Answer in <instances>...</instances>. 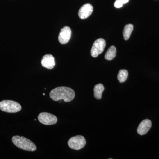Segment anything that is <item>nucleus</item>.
Wrapping results in <instances>:
<instances>
[{
	"mask_svg": "<svg viewBox=\"0 0 159 159\" xmlns=\"http://www.w3.org/2000/svg\"><path fill=\"white\" fill-rule=\"evenodd\" d=\"M41 64L44 67L48 69L54 68L55 66V59L51 54H46L41 60Z\"/></svg>",
	"mask_w": 159,
	"mask_h": 159,
	"instance_id": "1a4fd4ad",
	"label": "nucleus"
},
{
	"mask_svg": "<svg viewBox=\"0 0 159 159\" xmlns=\"http://www.w3.org/2000/svg\"><path fill=\"white\" fill-rule=\"evenodd\" d=\"M121 1L123 4H125L128 3L129 0H121Z\"/></svg>",
	"mask_w": 159,
	"mask_h": 159,
	"instance_id": "dca6fc26",
	"label": "nucleus"
},
{
	"mask_svg": "<svg viewBox=\"0 0 159 159\" xmlns=\"http://www.w3.org/2000/svg\"><path fill=\"white\" fill-rule=\"evenodd\" d=\"M116 49L114 46L110 47L105 55V58L107 60H111L116 57Z\"/></svg>",
	"mask_w": 159,
	"mask_h": 159,
	"instance_id": "f8f14e48",
	"label": "nucleus"
},
{
	"mask_svg": "<svg viewBox=\"0 0 159 159\" xmlns=\"http://www.w3.org/2000/svg\"><path fill=\"white\" fill-rule=\"evenodd\" d=\"M12 142L19 148L28 151H34L36 146L31 140L24 137L15 136L12 138Z\"/></svg>",
	"mask_w": 159,
	"mask_h": 159,
	"instance_id": "f03ea898",
	"label": "nucleus"
},
{
	"mask_svg": "<svg viewBox=\"0 0 159 159\" xmlns=\"http://www.w3.org/2000/svg\"><path fill=\"white\" fill-rule=\"evenodd\" d=\"M93 11V6L90 4H86L79 9L78 16L81 19H85L91 15Z\"/></svg>",
	"mask_w": 159,
	"mask_h": 159,
	"instance_id": "6e6552de",
	"label": "nucleus"
},
{
	"mask_svg": "<svg viewBox=\"0 0 159 159\" xmlns=\"http://www.w3.org/2000/svg\"><path fill=\"white\" fill-rule=\"evenodd\" d=\"M72 34L71 29L68 26H65L61 30L59 35L58 40L61 44H65L67 43L70 39Z\"/></svg>",
	"mask_w": 159,
	"mask_h": 159,
	"instance_id": "0eeeda50",
	"label": "nucleus"
},
{
	"mask_svg": "<svg viewBox=\"0 0 159 159\" xmlns=\"http://www.w3.org/2000/svg\"><path fill=\"white\" fill-rule=\"evenodd\" d=\"M151 126V121L149 119H145L139 124L137 129V132L140 135H144L148 133Z\"/></svg>",
	"mask_w": 159,
	"mask_h": 159,
	"instance_id": "9d476101",
	"label": "nucleus"
},
{
	"mask_svg": "<svg viewBox=\"0 0 159 159\" xmlns=\"http://www.w3.org/2000/svg\"><path fill=\"white\" fill-rule=\"evenodd\" d=\"M106 46L105 40L102 38L98 39L94 42L92 46L91 54L92 57H97L104 51Z\"/></svg>",
	"mask_w": 159,
	"mask_h": 159,
	"instance_id": "39448f33",
	"label": "nucleus"
},
{
	"mask_svg": "<svg viewBox=\"0 0 159 159\" xmlns=\"http://www.w3.org/2000/svg\"><path fill=\"white\" fill-rule=\"evenodd\" d=\"M74 90L67 87H58L53 89L50 93L51 99L55 101L63 99L66 102H70L75 97Z\"/></svg>",
	"mask_w": 159,
	"mask_h": 159,
	"instance_id": "f257e3e1",
	"label": "nucleus"
},
{
	"mask_svg": "<svg viewBox=\"0 0 159 159\" xmlns=\"http://www.w3.org/2000/svg\"><path fill=\"white\" fill-rule=\"evenodd\" d=\"M133 29V25L132 24H128L125 26L123 29V36L125 40H127L129 38Z\"/></svg>",
	"mask_w": 159,
	"mask_h": 159,
	"instance_id": "ddd939ff",
	"label": "nucleus"
},
{
	"mask_svg": "<svg viewBox=\"0 0 159 159\" xmlns=\"http://www.w3.org/2000/svg\"><path fill=\"white\" fill-rule=\"evenodd\" d=\"M123 4L121 2V0H116L114 4V6L116 8H120L123 6Z\"/></svg>",
	"mask_w": 159,
	"mask_h": 159,
	"instance_id": "2eb2a0df",
	"label": "nucleus"
},
{
	"mask_svg": "<svg viewBox=\"0 0 159 159\" xmlns=\"http://www.w3.org/2000/svg\"><path fill=\"white\" fill-rule=\"evenodd\" d=\"M104 90V87L102 84H98L95 85L94 88V95L95 98L100 99L102 98V92Z\"/></svg>",
	"mask_w": 159,
	"mask_h": 159,
	"instance_id": "9b49d317",
	"label": "nucleus"
},
{
	"mask_svg": "<svg viewBox=\"0 0 159 159\" xmlns=\"http://www.w3.org/2000/svg\"><path fill=\"white\" fill-rule=\"evenodd\" d=\"M22 109L21 106L17 102L10 100H4L0 102V109L7 113L18 112Z\"/></svg>",
	"mask_w": 159,
	"mask_h": 159,
	"instance_id": "7ed1b4c3",
	"label": "nucleus"
},
{
	"mask_svg": "<svg viewBox=\"0 0 159 159\" xmlns=\"http://www.w3.org/2000/svg\"><path fill=\"white\" fill-rule=\"evenodd\" d=\"M40 122L46 125H54L57 123V117L53 114L43 112L39 114L38 117Z\"/></svg>",
	"mask_w": 159,
	"mask_h": 159,
	"instance_id": "423d86ee",
	"label": "nucleus"
},
{
	"mask_svg": "<svg viewBox=\"0 0 159 159\" xmlns=\"http://www.w3.org/2000/svg\"><path fill=\"white\" fill-rule=\"evenodd\" d=\"M128 75V71L126 70H119L118 76H117L119 82L120 83L125 82L127 79Z\"/></svg>",
	"mask_w": 159,
	"mask_h": 159,
	"instance_id": "4468645a",
	"label": "nucleus"
},
{
	"mask_svg": "<svg viewBox=\"0 0 159 159\" xmlns=\"http://www.w3.org/2000/svg\"><path fill=\"white\" fill-rule=\"evenodd\" d=\"M86 141L85 138L81 135L72 137L69 139L68 145L71 149L78 150L82 149L85 146Z\"/></svg>",
	"mask_w": 159,
	"mask_h": 159,
	"instance_id": "20e7f679",
	"label": "nucleus"
},
{
	"mask_svg": "<svg viewBox=\"0 0 159 159\" xmlns=\"http://www.w3.org/2000/svg\"><path fill=\"white\" fill-rule=\"evenodd\" d=\"M43 96H45V93H43Z\"/></svg>",
	"mask_w": 159,
	"mask_h": 159,
	"instance_id": "f3484780",
	"label": "nucleus"
}]
</instances>
